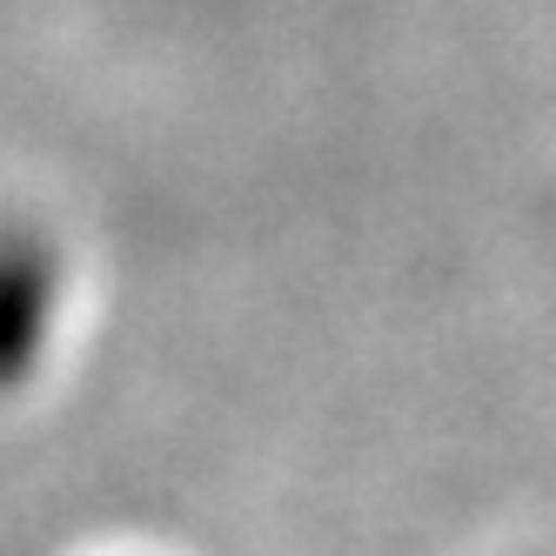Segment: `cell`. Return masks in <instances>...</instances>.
<instances>
[{
	"mask_svg": "<svg viewBox=\"0 0 556 556\" xmlns=\"http://www.w3.org/2000/svg\"><path fill=\"white\" fill-rule=\"evenodd\" d=\"M41 302H48V275H41V249L34 242H14V262H8V323H0V336H8V369L21 376L34 342H41Z\"/></svg>",
	"mask_w": 556,
	"mask_h": 556,
	"instance_id": "cell-1",
	"label": "cell"
}]
</instances>
